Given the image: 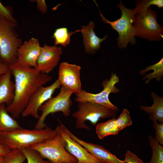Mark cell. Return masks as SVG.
Segmentation results:
<instances>
[{"label": "cell", "mask_w": 163, "mask_h": 163, "mask_svg": "<svg viewBox=\"0 0 163 163\" xmlns=\"http://www.w3.org/2000/svg\"><path fill=\"white\" fill-rule=\"evenodd\" d=\"M66 130L73 140L84 147L90 154L103 163H126L113 154L102 146L85 142L75 136L66 128Z\"/></svg>", "instance_id": "cell-15"}, {"label": "cell", "mask_w": 163, "mask_h": 163, "mask_svg": "<svg viewBox=\"0 0 163 163\" xmlns=\"http://www.w3.org/2000/svg\"><path fill=\"white\" fill-rule=\"evenodd\" d=\"M133 24L135 36L149 41H159L163 38V28L158 23V15L150 6L134 9Z\"/></svg>", "instance_id": "cell-4"}, {"label": "cell", "mask_w": 163, "mask_h": 163, "mask_svg": "<svg viewBox=\"0 0 163 163\" xmlns=\"http://www.w3.org/2000/svg\"><path fill=\"white\" fill-rule=\"evenodd\" d=\"M18 27L17 22L0 17V59L8 66L17 61L18 50L22 44Z\"/></svg>", "instance_id": "cell-3"}, {"label": "cell", "mask_w": 163, "mask_h": 163, "mask_svg": "<svg viewBox=\"0 0 163 163\" xmlns=\"http://www.w3.org/2000/svg\"><path fill=\"white\" fill-rule=\"evenodd\" d=\"M153 69L154 72L152 73H149L145 75L142 79L144 80L148 78L145 82V84H148L149 81L155 78L158 82L159 81L163 75V58L162 57L157 63L151 66H147L145 69L139 72L141 75H143L147 72Z\"/></svg>", "instance_id": "cell-21"}, {"label": "cell", "mask_w": 163, "mask_h": 163, "mask_svg": "<svg viewBox=\"0 0 163 163\" xmlns=\"http://www.w3.org/2000/svg\"><path fill=\"white\" fill-rule=\"evenodd\" d=\"M81 67L66 62L60 63L59 69L58 79L61 86L70 89L77 93L81 91L80 78Z\"/></svg>", "instance_id": "cell-13"}, {"label": "cell", "mask_w": 163, "mask_h": 163, "mask_svg": "<svg viewBox=\"0 0 163 163\" xmlns=\"http://www.w3.org/2000/svg\"><path fill=\"white\" fill-rule=\"evenodd\" d=\"M25 156L27 163H51L43 159L39 153L30 148H25L21 150Z\"/></svg>", "instance_id": "cell-24"}, {"label": "cell", "mask_w": 163, "mask_h": 163, "mask_svg": "<svg viewBox=\"0 0 163 163\" xmlns=\"http://www.w3.org/2000/svg\"><path fill=\"white\" fill-rule=\"evenodd\" d=\"M0 17H3L14 22H17L12 15V8L10 6H4L0 0Z\"/></svg>", "instance_id": "cell-28"}, {"label": "cell", "mask_w": 163, "mask_h": 163, "mask_svg": "<svg viewBox=\"0 0 163 163\" xmlns=\"http://www.w3.org/2000/svg\"><path fill=\"white\" fill-rule=\"evenodd\" d=\"M65 142L57 133L54 138L33 145L30 148L38 152L43 158L51 163H77V159L65 148Z\"/></svg>", "instance_id": "cell-7"}, {"label": "cell", "mask_w": 163, "mask_h": 163, "mask_svg": "<svg viewBox=\"0 0 163 163\" xmlns=\"http://www.w3.org/2000/svg\"><path fill=\"white\" fill-rule=\"evenodd\" d=\"M151 96L153 100L151 107L141 106L140 109L149 114L150 120L153 122L158 121L163 123V98L158 96L155 93L151 92Z\"/></svg>", "instance_id": "cell-18"}, {"label": "cell", "mask_w": 163, "mask_h": 163, "mask_svg": "<svg viewBox=\"0 0 163 163\" xmlns=\"http://www.w3.org/2000/svg\"><path fill=\"white\" fill-rule=\"evenodd\" d=\"M5 104L0 105V132H10L22 128L7 111Z\"/></svg>", "instance_id": "cell-19"}, {"label": "cell", "mask_w": 163, "mask_h": 163, "mask_svg": "<svg viewBox=\"0 0 163 163\" xmlns=\"http://www.w3.org/2000/svg\"><path fill=\"white\" fill-rule=\"evenodd\" d=\"M78 32H80V30H77L74 32H69L66 27H61L56 29L53 35L54 41V46H57L58 45H60L64 47H66L70 43L71 36Z\"/></svg>", "instance_id": "cell-22"}, {"label": "cell", "mask_w": 163, "mask_h": 163, "mask_svg": "<svg viewBox=\"0 0 163 163\" xmlns=\"http://www.w3.org/2000/svg\"><path fill=\"white\" fill-rule=\"evenodd\" d=\"M121 10V17L113 21H110L102 15L99 10L102 21L104 23L109 24L113 29L117 31L118 37L117 39V45L119 48H126L129 43L135 44L136 42L135 34L133 27L136 13L134 9L131 10L126 8L121 1L117 5Z\"/></svg>", "instance_id": "cell-5"}, {"label": "cell", "mask_w": 163, "mask_h": 163, "mask_svg": "<svg viewBox=\"0 0 163 163\" xmlns=\"http://www.w3.org/2000/svg\"><path fill=\"white\" fill-rule=\"evenodd\" d=\"M11 150L0 142V157H4L8 154Z\"/></svg>", "instance_id": "cell-32"}, {"label": "cell", "mask_w": 163, "mask_h": 163, "mask_svg": "<svg viewBox=\"0 0 163 163\" xmlns=\"http://www.w3.org/2000/svg\"><path fill=\"white\" fill-rule=\"evenodd\" d=\"M78 110L74 112L72 116L76 119L75 126L77 129L90 130L85 124L89 121L95 126L101 119L115 118L117 112L100 104L89 101L78 102Z\"/></svg>", "instance_id": "cell-6"}, {"label": "cell", "mask_w": 163, "mask_h": 163, "mask_svg": "<svg viewBox=\"0 0 163 163\" xmlns=\"http://www.w3.org/2000/svg\"><path fill=\"white\" fill-rule=\"evenodd\" d=\"M124 161L126 163H144L136 155L129 150L125 154Z\"/></svg>", "instance_id": "cell-30"}, {"label": "cell", "mask_w": 163, "mask_h": 163, "mask_svg": "<svg viewBox=\"0 0 163 163\" xmlns=\"http://www.w3.org/2000/svg\"><path fill=\"white\" fill-rule=\"evenodd\" d=\"M152 5H156L159 8L163 7L162 0H145L137 2L135 8L138 9L146 8Z\"/></svg>", "instance_id": "cell-27"}, {"label": "cell", "mask_w": 163, "mask_h": 163, "mask_svg": "<svg viewBox=\"0 0 163 163\" xmlns=\"http://www.w3.org/2000/svg\"><path fill=\"white\" fill-rule=\"evenodd\" d=\"M10 69L0 76V105L5 104L7 106L12 102L14 95V83L11 80Z\"/></svg>", "instance_id": "cell-17"}, {"label": "cell", "mask_w": 163, "mask_h": 163, "mask_svg": "<svg viewBox=\"0 0 163 163\" xmlns=\"http://www.w3.org/2000/svg\"><path fill=\"white\" fill-rule=\"evenodd\" d=\"M60 84L57 79L51 85L44 87L41 86L33 93L29 99L27 104L23 112V117L31 116L39 119L40 116L38 111L40 107L52 98L56 90L60 88Z\"/></svg>", "instance_id": "cell-10"}, {"label": "cell", "mask_w": 163, "mask_h": 163, "mask_svg": "<svg viewBox=\"0 0 163 163\" xmlns=\"http://www.w3.org/2000/svg\"><path fill=\"white\" fill-rule=\"evenodd\" d=\"M55 129L47 126L41 129L23 128L10 132H0V142L11 150H21L55 137Z\"/></svg>", "instance_id": "cell-2"}, {"label": "cell", "mask_w": 163, "mask_h": 163, "mask_svg": "<svg viewBox=\"0 0 163 163\" xmlns=\"http://www.w3.org/2000/svg\"><path fill=\"white\" fill-rule=\"evenodd\" d=\"M37 9L41 13L44 14L48 11V8L45 1L44 0H36Z\"/></svg>", "instance_id": "cell-31"}, {"label": "cell", "mask_w": 163, "mask_h": 163, "mask_svg": "<svg viewBox=\"0 0 163 163\" xmlns=\"http://www.w3.org/2000/svg\"><path fill=\"white\" fill-rule=\"evenodd\" d=\"M41 47L37 38L32 37L25 41L18 50V62L22 66L35 68Z\"/></svg>", "instance_id": "cell-14"}, {"label": "cell", "mask_w": 163, "mask_h": 163, "mask_svg": "<svg viewBox=\"0 0 163 163\" xmlns=\"http://www.w3.org/2000/svg\"><path fill=\"white\" fill-rule=\"evenodd\" d=\"M95 25L93 21L86 25L82 26L80 30L83 37V42L86 52L91 54H94L100 47L101 43L107 37V35L101 38L97 37L94 32Z\"/></svg>", "instance_id": "cell-16"}, {"label": "cell", "mask_w": 163, "mask_h": 163, "mask_svg": "<svg viewBox=\"0 0 163 163\" xmlns=\"http://www.w3.org/2000/svg\"><path fill=\"white\" fill-rule=\"evenodd\" d=\"M8 67L14 78V95L12 103L6 108L12 117L17 118L25 109L33 93L50 81L52 77L35 68L22 66L17 60Z\"/></svg>", "instance_id": "cell-1"}, {"label": "cell", "mask_w": 163, "mask_h": 163, "mask_svg": "<svg viewBox=\"0 0 163 163\" xmlns=\"http://www.w3.org/2000/svg\"><path fill=\"white\" fill-rule=\"evenodd\" d=\"M75 93L73 90L61 86L59 94L46 102L39 108V110L42 112V114L34 129H41L46 127L47 126L44 121L46 117L50 114H53L57 112H61L64 116H69L71 113L70 108L73 103L71 99V97Z\"/></svg>", "instance_id": "cell-8"}, {"label": "cell", "mask_w": 163, "mask_h": 163, "mask_svg": "<svg viewBox=\"0 0 163 163\" xmlns=\"http://www.w3.org/2000/svg\"><path fill=\"white\" fill-rule=\"evenodd\" d=\"M120 81L119 77L116 74L112 73L110 78L103 81L102 85L103 90L97 94L91 93L84 90L75 93L76 97L75 101L77 102L89 101L97 103L111 108L117 112L119 111V108L113 105L109 99L110 93H117L120 90L115 86V85Z\"/></svg>", "instance_id": "cell-9"}, {"label": "cell", "mask_w": 163, "mask_h": 163, "mask_svg": "<svg viewBox=\"0 0 163 163\" xmlns=\"http://www.w3.org/2000/svg\"><path fill=\"white\" fill-rule=\"evenodd\" d=\"M116 123L119 131L132 125L133 122L129 112L126 109H124L118 117L116 119Z\"/></svg>", "instance_id": "cell-26"}, {"label": "cell", "mask_w": 163, "mask_h": 163, "mask_svg": "<svg viewBox=\"0 0 163 163\" xmlns=\"http://www.w3.org/2000/svg\"><path fill=\"white\" fill-rule=\"evenodd\" d=\"M150 145L152 150V155L148 163H163V147L152 135L148 136Z\"/></svg>", "instance_id": "cell-23"}, {"label": "cell", "mask_w": 163, "mask_h": 163, "mask_svg": "<svg viewBox=\"0 0 163 163\" xmlns=\"http://www.w3.org/2000/svg\"><path fill=\"white\" fill-rule=\"evenodd\" d=\"M3 163V157H0V163Z\"/></svg>", "instance_id": "cell-34"}, {"label": "cell", "mask_w": 163, "mask_h": 163, "mask_svg": "<svg viewBox=\"0 0 163 163\" xmlns=\"http://www.w3.org/2000/svg\"><path fill=\"white\" fill-rule=\"evenodd\" d=\"M26 157L21 151L14 149L3 157V163H23Z\"/></svg>", "instance_id": "cell-25"}, {"label": "cell", "mask_w": 163, "mask_h": 163, "mask_svg": "<svg viewBox=\"0 0 163 163\" xmlns=\"http://www.w3.org/2000/svg\"><path fill=\"white\" fill-rule=\"evenodd\" d=\"M62 54L61 47L45 44L41 46L35 68L42 73H49L58 65Z\"/></svg>", "instance_id": "cell-12"}, {"label": "cell", "mask_w": 163, "mask_h": 163, "mask_svg": "<svg viewBox=\"0 0 163 163\" xmlns=\"http://www.w3.org/2000/svg\"><path fill=\"white\" fill-rule=\"evenodd\" d=\"M95 131L100 139L107 136L117 134L119 131L116 124L115 118L98 124L96 126Z\"/></svg>", "instance_id": "cell-20"}, {"label": "cell", "mask_w": 163, "mask_h": 163, "mask_svg": "<svg viewBox=\"0 0 163 163\" xmlns=\"http://www.w3.org/2000/svg\"><path fill=\"white\" fill-rule=\"evenodd\" d=\"M58 120L60 124L56 126L55 130L64 139L66 150L77 159V163H103L72 139L66 133V126L59 119Z\"/></svg>", "instance_id": "cell-11"}, {"label": "cell", "mask_w": 163, "mask_h": 163, "mask_svg": "<svg viewBox=\"0 0 163 163\" xmlns=\"http://www.w3.org/2000/svg\"><path fill=\"white\" fill-rule=\"evenodd\" d=\"M8 69V66L3 63L0 59V76L6 73Z\"/></svg>", "instance_id": "cell-33"}, {"label": "cell", "mask_w": 163, "mask_h": 163, "mask_svg": "<svg viewBox=\"0 0 163 163\" xmlns=\"http://www.w3.org/2000/svg\"><path fill=\"white\" fill-rule=\"evenodd\" d=\"M153 127L155 129L156 140L160 144L163 145V123H160L157 122H153Z\"/></svg>", "instance_id": "cell-29"}]
</instances>
